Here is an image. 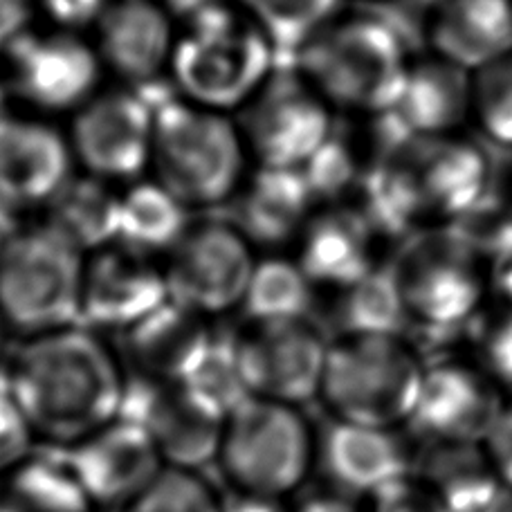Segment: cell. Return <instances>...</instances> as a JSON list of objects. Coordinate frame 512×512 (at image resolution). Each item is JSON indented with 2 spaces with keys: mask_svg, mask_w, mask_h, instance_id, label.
I'll return each instance as SVG.
<instances>
[{
  "mask_svg": "<svg viewBox=\"0 0 512 512\" xmlns=\"http://www.w3.org/2000/svg\"><path fill=\"white\" fill-rule=\"evenodd\" d=\"M3 373L34 438L61 450L122 414L120 355L86 326L23 340Z\"/></svg>",
  "mask_w": 512,
  "mask_h": 512,
  "instance_id": "cell-1",
  "label": "cell"
},
{
  "mask_svg": "<svg viewBox=\"0 0 512 512\" xmlns=\"http://www.w3.org/2000/svg\"><path fill=\"white\" fill-rule=\"evenodd\" d=\"M488 158L468 137L402 135L384 146L369 178V203L389 223L443 227L486 196Z\"/></svg>",
  "mask_w": 512,
  "mask_h": 512,
  "instance_id": "cell-2",
  "label": "cell"
},
{
  "mask_svg": "<svg viewBox=\"0 0 512 512\" xmlns=\"http://www.w3.org/2000/svg\"><path fill=\"white\" fill-rule=\"evenodd\" d=\"M169 77L182 99L221 113L243 111L274 77L277 45L239 3L182 18Z\"/></svg>",
  "mask_w": 512,
  "mask_h": 512,
  "instance_id": "cell-3",
  "label": "cell"
},
{
  "mask_svg": "<svg viewBox=\"0 0 512 512\" xmlns=\"http://www.w3.org/2000/svg\"><path fill=\"white\" fill-rule=\"evenodd\" d=\"M299 75L331 108L387 117L405 90L411 59L400 34L376 16L340 14L297 52Z\"/></svg>",
  "mask_w": 512,
  "mask_h": 512,
  "instance_id": "cell-4",
  "label": "cell"
},
{
  "mask_svg": "<svg viewBox=\"0 0 512 512\" xmlns=\"http://www.w3.org/2000/svg\"><path fill=\"white\" fill-rule=\"evenodd\" d=\"M250 151L230 113L187 99L155 108L151 171L187 209L232 203L248 178Z\"/></svg>",
  "mask_w": 512,
  "mask_h": 512,
  "instance_id": "cell-5",
  "label": "cell"
},
{
  "mask_svg": "<svg viewBox=\"0 0 512 512\" xmlns=\"http://www.w3.org/2000/svg\"><path fill=\"white\" fill-rule=\"evenodd\" d=\"M425 369L400 335H340L328 344L317 400L335 423L396 429L414 416Z\"/></svg>",
  "mask_w": 512,
  "mask_h": 512,
  "instance_id": "cell-6",
  "label": "cell"
},
{
  "mask_svg": "<svg viewBox=\"0 0 512 512\" xmlns=\"http://www.w3.org/2000/svg\"><path fill=\"white\" fill-rule=\"evenodd\" d=\"M315 454L301 407L250 396L227 414L216 465L236 497L283 501L304 486Z\"/></svg>",
  "mask_w": 512,
  "mask_h": 512,
  "instance_id": "cell-7",
  "label": "cell"
},
{
  "mask_svg": "<svg viewBox=\"0 0 512 512\" xmlns=\"http://www.w3.org/2000/svg\"><path fill=\"white\" fill-rule=\"evenodd\" d=\"M86 254L43 221L18 227L0 254V322L23 340L81 326Z\"/></svg>",
  "mask_w": 512,
  "mask_h": 512,
  "instance_id": "cell-8",
  "label": "cell"
},
{
  "mask_svg": "<svg viewBox=\"0 0 512 512\" xmlns=\"http://www.w3.org/2000/svg\"><path fill=\"white\" fill-rule=\"evenodd\" d=\"M389 272L407 319L432 328L472 319L481 310L490 283L477 243L452 227L416 234L402 245Z\"/></svg>",
  "mask_w": 512,
  "mask_h": 512,
  "instance_id": "cell-9",
  "label": "cell"
},
{
  "mask_svg": "<svg viewBox=\"0 0 512 512\" xmlns=\"http://www.w3.org/2000/svg\"><path fill=\"white\" fill-rule=\"evenodd\" d=\"M256 261L254 245L232 221L189 225L164 263L169 299L207 319L232 313L243 306Z\"/></svg>",
  "mask_w": 512,
  "mask_h": 512,
  "instance_id": "cell-10",
  "label": "cell"
},
{
  "mask_svg": "<svg viewBox=\"0 0 512 512\" xmlns=\"http://www.w3.org/2000/svg\"><path fill=\"white\" fill-rule=\"evenodd\" d=\"M7 88L34 111L75 115L99 93L104 63L95 43L77 32L27 30L3 54Z\"/></svg>",
  "mask_w": 512,
  "mask_h": 512,
  "instance_id": "cell-11",
  "label": "cell"
},
{
  "mask_svg": "<svg viewBox=\"0 0 512 512\" xmlns=\"http://www.w3.org/2000/svg\"><path fill=\"white\" fill-rule=\"evenodd\" d=\"M328 344L308 317L248 322L232 337L248 396L295 407L319 398Z\"/></svg>",
  "mask_w": 512,
  "mask_h": 512,
  "instance_id": "cell-12",
  "label": "cell"
},
{
  "mask_svg": "<svg viewBox=\"0 0 512 512\" xmlns=\"http://www.w3.org/2000/svg\"><path fill=\"white\" fill-rule=\"evenodd\" d=\"M243 111L241 131L256 167L299 171L335 135L331 104L299 72H274Z\"/></svg>",
  "mask_w": 512,
  "mask_h": 512,
  "instance_id": "cell-13",
  "label": "cell"
},
{
  "mask_svg": "<svg viewBox=\"0 0 512 512\" xmlns=\"http://www.w3.org/2000/svg\"><path fill=\"white\" fill-rule=\"evenodd\" d=\"M155 106L131 88L99 90L72 115L70 149L81 173L117 185L151 169Z\"/></svg>",
  "mask_w": 512,
  "mask_h": 512,
  "instance_id": "cell-14",
  "label": "cell"
},
{
  "mask_svg": "<svg viewBox=\"0 0 512 512\" xmlns=\"http://www.w3.org/2000/svg\"><path fill=\"white\" fill-rule=\"evenodd\" d=\"M120 416L149 434L167 468L200 472L216 463L227 411L189 384L126 382Z\"/></svg>",
  "mask_w": 512,
  "mask_h": 512,
  "instance_id": "cell-15",
  "label": "cell"
},
{
  "mask_svg": "<svg viewBox=\"0 0 512 512\" xmlns=\"http://www.w3.org/2000/svg\"><path fill=\"white\" fill-rule=\"evenodd\" d=\"M169 299L164 265L122 243L86 256L81 326L124 333Z\"/></svg>",
  "mask_w": 512,
  "mask_h": 512,
  "instance_id": "cell-16",
  "label": "cell"
},
{
  "mask_svg": "<svg viewBox=\"0 0 512 512\" xmlns=\"http://www.w3.org/2000/svg\"><path fill=\"white\" fill-rule=\"evenodd\" d=\"M75 167L68 133L36 115L0 117V203L12 212L48 207Z\"/></svg>",
  "mask_w": 512,
  "mask_h": 512,
  "instance_id": "cell-17",
  "label": "cell"
},
{
  "mask_svg": "<svg viewBox=\"0 0 512 512\" xmlns=\"http://www.w3.org/2000/svg\"><path fill=\"white\" fill-rule=\"evenodd\" d=\"M61 456L97 508L120 510L164 468L149 434L124 416L61 450Z\"/></svg>",
  "mask_w": 512,
  "mask_h": 512,
  "instance_id": "cell-18",
  "label": "cell"
},
{
  "mask_svg": "<svg viewBox=\"0 0 512 512\" xmlns=\"http://www.w3.org/2000/svg\"><path fill=\"white\" fill-rule=\"evenodd\" d=\"M504 407L501 391L477 367L447 362L425 369L409 425L434 443L483 445Z\"/></svg>",
  "mask_w": 512,
  "mask_h": 512,
  "instance_id": "cell-19",
  "label": "cell"
},
{
  "mask_svg": "<svg viewBox=\"0 0 512 512\" xmlns=\"http://www.w3.org/2000/svg\"><path fill=\"white\" fill-rule=\"evenodd\" d=\"M178 27L164 0H111L95 27L104 70L124 84L149 86L171 70Z\"/></svg>",
  "mask_w": 512,
  "mask_h": 512,
  "instance_id": "cell-20",
  "label": "cell"
},
{
  "mask_svg": "<svg viewBox=\"0 0 512 512\" xmlns=\"http://www.w3.org/2000/svg\"><path fill=\"white\" fill-rule=\"evenodd\" d=\"M122 335L120 362L133 382L182 384L212 351L216 333L207 317L167 301Z\"/></svg>",
  "mask_w": 512,
  "mask_h": 512,
  "instance_id": "cell-21",
  "label": "cell"
},
{
  "mask_svg": "<svg viewBox=\"0 0 512 512\" xmlns=\"http://www.w3.org/2000/svg\"><path fill=\"white\" fill-rule=\"evenodd\" d=\"M427 41L434 57L474 75L512 54V0H436Z\"/></svg>",
  "mask_w": 512,
  "mask_h": 512,
  "instance_id": "cell-22",
  "label": "cell"
},
{
  "mask_svg": "<svg viewBox=\"0 0 512 512\" xmlns=\"http://www.w3.org/2000/svg\"><path fill=\"white\" fill-rule=\"evenodd\" d=\"M297 263L315 286L342 290L376 270L373 223L364 209L324 205L297 239Z\"/></svg>",
  "mask_w": 512,
  "mask_h": 512,
  "instance_id": "cell-23",
  "label": "cell"
},
{
  "mask_svg": "<svg viewBox=\"0 0 512 512\" xmlns=\"http://www.w3.org/2000/svg\"><path fill=\"white\" fill-rule=\"evenodd\" d=\"M317 456L335 490L371 497L407 479L409 454L396 429L331 423Z\"/></svg>",
  "mask_w": 512,
  "mask_h": 512,
  "instance_id": "cell-24",
  "label": "cell"
},
{
  "mask_svg": "<svg viewBox=\"0 0 512 512\" xmlns=\"http://www.w3.org/2000/svg\"><path fill=\"white\" fill-rule=\"evenodd\" d=\"M232 223L254 248L297 243L317 209L301 171L256 167L234 196Z\"/></svg>",
  "mask_w": 512,
  "mask_h": 512,
  "instance_id": "cell-25",
  "label": "cell"
},
{
  "mask_svg": "<svg viewBox=\"0 0 512 512\" xmlns=\"http://www.w3.org/2000/svg\"><path fill=\"white\" fill-rule=\"evenodd\" d=\"M393 117L402 135H456L472 117V75L438 57L411 61Z\"/></svg>",
  "mask_w": 512,
  "mask_h": 512,
  "instance_id": "cell-26",
  "label": "cell"
},
{
  "mask_svg": "<svg viewBox=\"0 0 512 512\" xmlns=\"http://www.w3.org/2000/svg\"><path fill=\"white\" fill-rule=\"evenodd\" d=\"M445 512H497L508 492L483 445L434 443L420 479Z\"/></svg>",
  "mask_w": 512,
  "mask_h": 512,
  "instance_id": "cell-27",
  "label": "cell"
},
{
  "mask_svg": "<svg viewBox=\"0 0 512 512\" xmlns=\"http://www.w3.org/2000/svg\"><path fill=\"white\" fill-rule=\"evenodd\" d=\"M120 205L115 185L79 173L50 200L43 223L88 256L120 241Z\"/></svg>",
  "mask_w": 512,
  "mask_h": 512,
  "instance_id": "cell-28",
  "label": "cell"
},
{
  "mask_svg": "<svg viewBox=\"0 0 512 512\" xmlns=\"http://www.w3.org/2000/svg\"><path fill=\"white\" fill-rule=\"evenodd\" d=\"M0 512H97L61 454L25 456L0 474Z\"/></svg>",
  "mask_w": 512,
  "mask_h": 512,
  "instance_id": "cell-29",
  "label": "cell"
},
{
  "mask_svg": "<svg viewBox=\"0 0 512 512\" xmlns=\"http://www.w3.org/2000/svg\"><path fill=\"white\" fill-rule=\"evenodd\" d=\"M189 230L187 207L158 180H135L122 189L120 241L142 254H169Z\"/></svg>",
  "mask_w": 512,
  "mask_h": 512,
  "instance_id": "cell-30",
  "label": "cell"
},
{
  "mask_svg": "<svg viewBox=\"0 0 512 512\" xmlns=\"http://www.w3.org/2000/svg\"><path fill=\"white\" fill-rule=\"evenodd\" d=\"M315 283L306 277L297 259L265 256L254 265L241 310L248 322L304 319L313 306Z\"/></svg>",
  "mask_w": 512,
  "mask_h": 512,
  "instance_id": "cell-31",
  "label": "cell"
},
{
  "mask_svg": "<svg viewBox=\"0 0 512 512\" xmlns=\"http://www.w3.org/2000/svg\"><path fill=\"white\" fill-rule=\"evenodd\" d=\"M335 319L342 335H398V326L407 315L389 268H376L360 281L337 290Z\"/></svg>",
  "mask_w": 512,
  "mask_h": 512,
  "instance_id": "cell-32",
  "label": "cell"
},
{
  "mask_svg": "<svg viewBox=\"0 0 512 512\" xmlns=\"http://www.w3.org/2000/svg\"><path fill=\"white\" fill-rule=\"evenodd\" d=\"M277 50L299 52L342 14V0H239Z\"/></svg>",
  "mask_w": 512,
  "mask_h": 512,
  "instance_id": "cell-33",
  "label": "cell"
},
{
  "mask_svg": "<svg viewBox=\"0 0 512 512\" xmlns=\"http://www.w3.org/2000/svg\"><path fill=\"white\" fill-rule=\"evenodd\" d=\"M225 501L203 472L164 468L117 512H223Z\"/></svg>",
  "mask_w": 512,
  "mask_h": 512,
  "instance_id": "cell-34",
  "label": "cell"
},
{
  "mask_svg": "<svg viewBox=\"0 0 512 512\" xmlns=\"http://www.w3.org/2000/svg\"><path fill=\"white\" fill-rule=\"evenodd\" d=\"M472 120L488 140L512 149V54L472 75Z\"/></svg>",
  "mask_w": 512,
  "mask_h": 512,
  "instance_id": "cell-35",
  "label": "cell"
},
{
  "mask_svg": "<svg viewBox=\"0 0 512 512\" xmlns=\"http://www.w3.org/2000/svg\"><path fill=\"white\" fill-rule=\"evenodd\" d=\"M299 171L313 194L315 205H335V200L353 185L358 164L349 146L333 135Z\"/></svg>",
  "mask_w": 512,
  "mask_h": 512,
  "instance_id": "cell-36",
  "label": "cell"
},
{
  "mask_svg": "<svg viewBox=\"0 0 512 512\" xmlns=\"http://www.w3.org/2000/svg\"><path fill=\"white\" fill-rule=\"evenodd\" d=\"M477 369L495 387L512 391V306L495 310L479 322L474 333Z\"/></svg>",
  "mask_w": 512,
  "mask_h": 512,
  "instance_id": "cell-37",
  "label": "cell"
},
{
  "mask_svg": "<svg viewBox=\"0 0 512 512\" xmlns=\"http://www.w3.org/2000/svg\"><path fill=\"white\" fill-rule=\"evenodd\" d=\"M32 441V429L9 389L5 373H0V474L32 454Z\"/></svg>",
  "mask_w": 512,
  "mask_h": 512,
  "instance_id": "cell-38",
  "label": "cell"
},
{
  "mask_svg": "<svg viewBox=\"0 0 512 512\" xmlns=\"http://www.w3.org/2000/svg\"><path fill=\"white\" fill-rule=\"evenodd\" d=\"M362 512H445V508L423 481L407 477L371 495L369 510Z\"/></svg>",
  "mask_w": 512,
  "mask_h": 512,
  "instance_id": "cell-39",
  "label": "cell"
},
{
  "mask_svg": "<svg viewBox=\"0 0 512 512\" xmlns=\"http://www.w3.org/2000/svg\"><path fill=\"white\" fill-rule=\"evenodd\" d=\"M36 3L41 5L52 27L81 34L97 27L111 0H36Z\"/></svg>",
  "mask_w": 512,
  "mask_h": 512,
  "instance_id": "cell-40",
  "label": "cell"
},
{
  "mask_svg": "<svg viewBox=\"0 0 512 512\" xmlns=\"http://www.w3.org/2000/svg\"><path fill=\"white\" fill-rule=\"evenodd\" d=\"M483 447H486L499 479L504 481L508 490H512V405H506L501 411L497 425L492 427Z\"/></svg>",
  "mask_w": 512,
  "mask_h": 512,
  "instance_id": "cell-41",
  "label": "cell"
},
{
  "mask_svg": "<svg viewBox=\"0 0 512 512\" xmlns=\"http://www.w3.org/2000/svg\"><path fill=\"white\" fill-rule=\"evenodd\" d=\"M36 0H0V54L30 30Z\"/></svg>",
  "mask_w": 512,
  "mask_h": 512,
  "instance_id": "cell-42",
  "label": "cell"
},
{
  "mask_svg": "<svg viewBox=\"0 0 512 512\" xmlns=\"http://www.w3.org/2000/svg\"><path fill=\"white\" fill-rule=\"evenodd\" d=\"M290 512H362L353 504L349 495L340 490H313L301 497Z\"/></svg>",
  "mask_w": 512,
  "mask_h": 512,
  "instance_id": "cell-43",
  "label": "cell"
},
{
  "mask_svg": "<svg viewBox=\"0 0 512 512\" xmlns=\"http://www.w3.org/2000/svg\"><path fill=\"white\" fill-rule=\"evenodd\" d=\"M223 512H290L283 506V501L254 499V497H234L230 504H225Z\"/></svg>",
  "mask_w": 512,
  "mask_h": 512,
  "instance_id": "cell-44",
  "label": "cell"
},
{
  "mask_svg": "<svg viewBox=\"0 0 512 512\" xmlns=\"http://www.w3.org/2000/svg\"><path fill=\"white\" fill-rule=\"evenodd\" d=\"M492 279H495L499 292L512 306V248L499 256L495 270H492Z\"/></svg>",
  "mask_w": 512,
  "mask_h": 512,
  "instance_id": "cell-45",
  "label": "cell"
},
{
  "mask_svg": "<svg viewBox=\"0 0 512 512\" xmlns=\"http://www.w3.org/2000/svg\"><path fill=\"white\" fill-rule=\"evenodd\" d=\"M164 3H167V7L173 14H180L182 18H187L196 12H203L207 7L232 3V0H164Z\"/></svg>",
  "mask_w": 512,
  "mask_h": 512,
  "instance_id": "cell-46",
  "label": "cell"
},
{
  "mask_svg": "<svg viewBox=\"0 0 512 512\" xmlns=\"http://www.w3.org/2000/svg\"><path fill=\"white\" fill-rule=\"evenodd\" d=\"M14 212L9 207H5L3 203H0V254L5 252L7 243L12 241V236L16 234L18 227L14 225Z\"/></svg>",
  "mask_w": 512,
  "mask_h": 512,
  "instance_id": "cell-47",
  "label": "cell"
},
{
  "mask_svg": "<svg viewBox=\"0 0 512 512\" xmlns=\"http://www.w3.org/2000/svg\"><path fill=\"white\" fill-rule=\"evenodd\" d=\"M9 97H12V93H9L5 77L0 75V117H3L5 113H9V111H7V99H9Z\"/></svg>",
  "mask_w": 512,
  "mask_h": 512,
  "instance_id": "cell-48",
  "label": "cell"
},
{
  "mask_svg": "<svg viewBox=\"0 0 512 512\" xmlns=\"http://www.w3.org/2000/svg\"><path fill=\"white\" fill-rule=\"evenodd\" d=\"M497 512H512V490H508L506 495H504V499H501Z\"/></svg>",
  "mask_w": 512,
  "mask_h": 512,
  "instance_id": "cell-49",
  "label": "cell"
}]
</instances>
